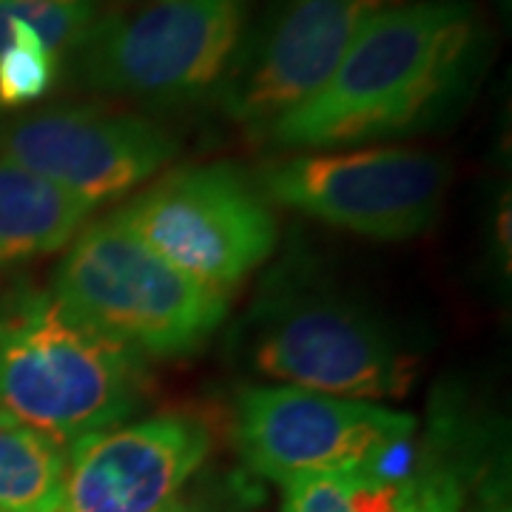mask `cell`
Instances as JSON below:
<instances>
[{
  "mask_svg": "<svg viewBox=\"0 0 512 512\" xmlns=\"http://www.w3.org/2000/svg\"><path fill=\"white\" fill-rule=\"evenodd\" d=\"M490 57L473 0H399L367 20L336 72L259 143L322 151L410 137L453 117Z\"/></svg>",
  "mask_w": 512,
  "mask_h": 512,
  "instance_id": "6da1fadb",
  "label": "cell"
},
{
  "mask_svg": "<svg viewBox=\"0 0 512 512\" xmlns=\"http://www.w3.org/2000/svg\"><path fill=\"white\" fill-rule=\"evenodd\" d=\"M146 390L143 356L100 336L52 291L0 296V421L69 447L123 424Z\"/></svg>",
  "mask_w": 512,
  "mask_h": 512,
  "instance_id": "7a4b0ae2",
  "label": "cell"
},
{
  "mask_svg": "<svg viewBox=\"0 0 512 512\" xmlns=\"http://www.w3.org/2000/svg\"><path fill=\"white\" fill-rule=\"evenodd\" d=\"M52 293L83 325L143 359L200 350L228 313L225 293L177 271L117 211L80 228Z\"/></svg>",
  "mask_w": 512,
  "mask_h": 512,
  "instance_id": "3957f363",
  "label": "cell"
},
{
  "mask_svg": "<svg viewBox=\"0 0 512 512\" xmlns=\"http://www.w3.org/2000/svg\"><path fill=\"white\" fill-rule=\"evenodd\" d=\"M251 0H154L94 20L69 55L92 92L180 106L217 92L248 29Z\"/></svg>",
  "mask_w": 512,
  "mask_h": 512,
  "instance_id": "277c9868",
  "label": "cell"
},
{
  "mask_svg": "<svg viewBox=\"0 0 512 512\" xmlns=\"http://www.w3.org/2000/svg\"><path fill=\"white\" fill-rule=\"evenodd\" d=\"M450 163L421 148L296 151L259 165L262 197L359 237L399 242L433 228L450 191Z\"/></svg>",
  "mask_w": 512,
  "mask_h": 512,
  "instance_id": "5b68a950",
  "label": "cell"
},
{
  "mask_svg": "<svg viewBox=\"0 0 512 512\" xmlns=\"http://www.w3.org/2000/svg\"><path fill=\"white\" fill-rule=\"evenodd\" d=\"M248 350L268 379L356 402L399 399L416 376L413 356L379 319L322 291L262 296Z\"/></svg>",
  "mask_w": 512,
  "mask_h": 512,
  "instance_id": "8992f818",
  "label": "cell"
},
{
  "mask_svg": "<svg viewBox=\"0 0 512 512\" xmlns=\"http://www.w3.org/2000/svg\"><path fill=\"white\" fill-rule=\"evenodd\" d=\"M117 217L177 271L225 296L274 254L279 237L271 202L228 163L174 168Z\"/></svg>",
  "mask_w": 512,
  "mask_h": 512,
  "instance_id": "52a82bcc",
  "label": "cell"
},
{
  "mask_svg": "<svg viewBox=\"0 0 512 512\" xmlns=\"http://www.w3.org/2000/svg\"><path fill=\"white\" fill-rule=\"evenodd\" d=\"M399 0H271L245 29L217 86L220 111L251 140L302 106L336 72L365 23Z\"/></svg>",
  "mask_w": 512,
  "mask_h": 512,
  "instance_id": "ba28073f",
  "label": "cell"
},
{
  "mask_svg": "<svg viewBox=\"0 0 512 512\" xmlns=\"http://www.w3.org/2000/svg\"><path fill=\"white\" fill-rule=\"evenodd\" d=\"M413 433L416 419L407 413L288 384L245 387L234 404L242 464L279 484L365 467L384 447L413 439Z\"/></svg>",
  "mask_w": 512,
  "mask_h": 512,
  "instance_id": "9c48e42d",
  "label": "cell"
},
{
  "mask_svg": "<svg viewBox=\"0 0 512 512\" xmlns=\"http://www.w3.org/2000/svg\"><path fill=\"white\" fill-rule=\"evenodd\" d=\"M177 154V137L157 120L94 103H60L0 123L3 160L94 208L151 180Z\"/></svg>",
  "mask_w": 512,
  "mask_h": 512,
  "instance_id": "30bf717a",
  "label": "cell"
},
{
  "mask_svg": "<svg viewBox=\"0 0 512 512\" xmlns=\"http://www.w3.org/2000/svg\"><path fill=\"white\" fill-rule=\"evenodd\" d=\"M208 424L191 413L123 421L66 447L57 512H160L200 476Z\"/></svg>",
  "mask_w": 512,
  "mask_h": 512,
  "instance_id": "8fae6325",
  "label": "cell"
},
{
  "mask_svg": "<svg viewBox=\"0 0 512 512\" xmlns=\"http://www.w3.org/2000/svg\"><path fill=\"white\" fill-rule=\"evenodd\" d=\"M92 211V202L0 157V265L66 248Z\"/></svg>",
  "mask_w": 512,
  "mask_h": 512,
  "instance_id": "7c38bea8",
  "label": "cell"
},
{
  "mask_svg": "<svg viewBox=\"0 0 512 512\" xmlns=\"http://www.w3.org/2000/svg\"><path fill=\"white\" fill-rule=\"evenodd\" d=\"M63 478V444L0 421V512H57Z\"/></svg>",
  "mask_w": 512,
  "mask_h": 512,
  "instance_id": "4fadbf2b",
  "label": "cell"
},
{
  "mask_svg": "<svg viewBox=\"0 0 512 512\" xmlns=\"http://www.w3.org/2000/svg\"><path fill=\"white\" fill-rule=\"evenodd\" d=\"M279 512H416L413 478L393 481L370 467L296 476L282 484Z\"/></svg>",
  "mask_w": 512,
  "mask_h": 512,
  "instance_id": "5bb4252c",
  "label": "cell"
},
{
  "mask_svg": "<svg viewBox=\"0 0 512 512\" xmlns=\"http://www.w3.org/2000/svg\"><path fill=\"white\" fill-rule=\"evenodd\" d=\"M103 0H0V52L15 29H29L37 40L63 57L83 40L100 18Z\"/></svg>",
  "mask_w": 512,
  "mask_h": 512,
  "instance_id": "9a60e30c",
  "label": "cell"
},
{
  "mask_svg": "<svg viewBox=\"0 0 512 512\" xmlns=\"http://www.w3.org/2000/svg\"><path fill=\"white\" fill-rule=\"evenodd\" d=\"M60 80V57L29 29H15L0 52V106L20 109L52 92Z\"/></svg>",
  "mask_w": 512,
  "mask_h": 512,
  "instance_id": "2e32d148",
  "label": "cell"
},
{
  "mask_svg": "<svg viewBox=\"0 0 512 512\" xmlns=\"http://www.w3.org/2000/svg\"><path fill=\"white\" fill-rule=\"evenodd\" d=\"M254 501L256 490L245 473H220V476L194 478L160 512H248Z\"/></svg>",
  "mask_w": 512,
  "mask_h": 512,
  "instance_id": "e0dca14e",
  "label": "cell"
},
{
  "mask_svg": "<svg viewBox=\"0 0 512 512\" xmlns=\"http://www.w3.org/2000/svg\"><path fill=\"white\" fill-rule=\"evenodd\" d=\"M413 510L416 512H461V481L450 470L424 461L413 476Z\"/></svg>",
  "mask_w": 512,
  "mask_h": 512,
  "instance_id": "ac0fdd59",
  "label": "cell"
},
{
  "mask_svg": "<svg viewBox=\"0 0 512 512\" xmlns=\"http://www.w3.org/2000/svg\"><path fill=\"white\" fill-rule=\"evenodd\" d=\"M476 512H510V504H507V498L498 493H487L481 498V507H476Z\"/></svg>",
  "mask_w": 512,
  "mask_h": 512,
  "instance_id": "d6986e66",
  "label": "cell"
}]
</instances>
